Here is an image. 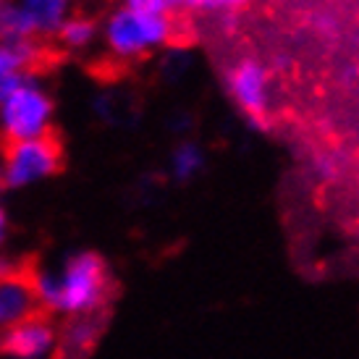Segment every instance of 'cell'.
I'll return each mask as SVG.
<instances>
[{"label": "cell", "mask_w": 359, "mask_h": 359, "mask_svg": "<svg viewBox=\"0 0 359 359\" xmlns=\"http://www.w3.org/2000/svg\"><path fill=\"white\" fill-rule=\"evenodd\" d=\"M3 170H6V189H21L27 184L55 176L66 165L63 142L58 131H45L37 140L13 142L3 147Z\"/></svg>", "instance_id": "277c9868"}, {"label": "cell", "mask_w": 359, "mask_h": 359, "mask_svg": "<svg viewBox=\"0 0 359 359\" xmlns=\"http://www.w3.org/2000/svg\"><path fill=\"white\" fill-rule=\"evenodd\" d=\"M24 69V58L16 45H0V74H11V71Z\"/></svg>", "instance_id": "4fadbf2b"}, {"label": "cell", "mask_w": 359, "mask_h": 359, "mask_svg": "<svg viewBox=\"0 0 359 359\" xmlns=\"http://www.w3.org/2000/svg\"><path fill=\"white\" fill-rule=\"evenodd\" d=\"M60 34V45L63 48H79V45H87L90 37L95 34V21L92 19H71L63 24Z\"/></svg>", "instance_id": "8fae6325"}, {"label": "cell", "mask_w": 359, "mask_h": 359, "mask_svg": "<svg viewBox=\"0 0 359 359\" xmlns=\"http://www.w3.org/2000/svg\"><path fill=\"white\" fill-rule=\"evenodd\" d=\"M42 312L90 318L110 294V273L97 252H76L55 273H32Z\"/></svg>", "instance_id": "6da1fadb"}, {"label": "cell", "mask_w": 359, "mask_h": 359, "mask_svg": "<svg viewBox=\"0 0 359 359\" xmlns=\"http://www.w3.org/2000/svg\"><path fill=\"white\" fill-rule=\"evenodd\" d=\"M58 330L48 312H37L0 336V354L11 359H45L55 349Z\"/></svg>", "instance_id": "8992f818"}, {"label": "cell", "mask_w": 359, "mask_h": 359, "mask_svg": "<svg viewBox=\"0 0 359 359\" xmlns=\"http://www.w3.org/2000/svg\"><path fill=\"white\" fill-rule=\"evenodd\" d=\"M189 34L187 13L179 16H152L140 11L123 8L118 11L108 24V42L116 55L137 58L144 55L150 48L160 45H176L181 48Z\"/></svg>", "instance_id": "7a4b0ae2"}, {"label": "cell", "mask_w": 359, "mask_h": 359, "mask_svg": "<svg viewBox=\"0 0 359 359\" xmlns=\"http://www.w3.org/2000/svg\"><path fill=\"white\" fill-rule=\"evenodd\" d=\"M205 170V150L197 142H181L170 155V173L176 181H191Z\"/></svg>", "instance_id": "9c48e42d"}, {"label": "cell", "mask_w": 359, "mask_h": 359, "mask_svg": "<svg viewBox=\"0 0 359 359\" xmlns=\"http://www.w3.org/2000/svg\"><path fill=\"white\" fill-rule=\"evenodd\" d=\"M223 84L233 105L250 118V123L265 129L273 108V74L257 55H236L223 69Z\"/></svg>", "instance_id": "3957f363"}, {"label": "cell", "mask_w": 359, "mask_h": 359, "mask_svg": "<svg viewBox=\"0 0 359 359\" xmlns=\"http://www.w3.org/2000/svg\"><path fill=\"white\" fill-rule=\"evenodd\" d=\"M131 11L152 16H179L184 13V0H126Z\"/></svg>", "instance_id": "7c38bea8"}, {"label": "cell", "mask_w": 359, "mask_h": 359, "mask_svg": "<svg viewBox=\"0 0 359 359\" xmlns=\"http://www.w3.org/2000/svg\"><path fill=\"white\" fill-rule=\"evenodd\" d=\"M6 236H8V218H6V210L0 208V250L6 244Z\"/></svg>", "instance_id": "9a60e30c"}, {"label": "cell", "mask_w": 359, "mask_h": 359, "mask_svg": "<svg viewBox=\"0 0 359 359\" xmlns=\"http://www.w3.org/2000/svg\"><path fill=\"white\" fill-rule=\"evenodd\" d=\"M0 189H6V170H3V163H0Z\"/></svg>", "instance_id": "2e32d148"}, {"label": "cell", "mask_w": 359, "mask_h": 359, "mask_svg": "<svg viewBox=\"0 0 359 359\" xmlns=\"http://www.w3.org/2000/svg\"><path fill=\"white\" fill-rule=\"evenodd\" d=\"M21 81H24V74H19V71L0 74V105H6L13 97V92L21 90Z\"/></svg>", "instance_id": "5bb4252c"}, {"label": "cell", "mask_w": 359, "mask_h": 359, "mask_svg": "<svg viewBox=\"0 0 359 359\" xmlns=\"http://www.w3.org/2000/svg\"><path fill=\"white\" fill-rule=\"evenodd\" d=\"M69 8V0H24V11L29 13L40 34L50 37L55 29H63V16Z\"/></svg>", "instance_id": "ba28073f"}, {"label": "cell", "mask_w": 359, "mask_h": 359, "mask_svg": "<svg viewBox=\"0 0 359 359\" xmlns=\"http://www.w3.org/2000/svg\"><path fill=\"white\" fill-rule=\"evenodd\" d=\"M250 3L252 0H184V13L197 19H229Z\"/></svg>", "instance_id": "30bf717a"}, {"label": "cell", "mask_w": 359, "mask_h": 359, "mask_svg": "<svg viewBox=\"0 0 359 359\" xmlns=\"http://www.w3.org/2000/svg\"><path fill=\"white\" fill-rule=\"evenodd\" d=\"M50 113H53V102L40 90H32V87L16 90L13 97L3 105V113H0V121H3L0 150L6 144L37 140L45 131H50V126H48Z\"/></svg>", "instance_id": "5b68a950"}, {"label": "cell", "mask_w": 359, "mask_h": 359, "mask_svg": "<svg viewBox=\"0 0 359 359\" xmlns=\"http://www.w3.org/2000/svg\"><path fill=\"white\" fill-rule=\"evenodd\" d=\"M37 312H42V307L29 270H19L0 278V336L24 320L34 318Z\"/></svg>", "instance_id": "52a82bcc"}]
</instances>
